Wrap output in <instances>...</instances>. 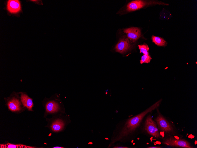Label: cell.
Segmentation results:
<instances>
[{"instance_id":"1","label":"cell","mask_w":197,"mask_h":148,"mask_svg":"<svg viewBox=\"0 0 197 148\" xmlns=\"http://www.w3.org/2000/svg\"><path fill=\"white\" fill-rule=\"evenodd\" d=\"M162 100H159L150 107L140 113L129 119L125 123L117 135L111 140L108 147L115 142L120 141L133 132L139 126L142 120L148 113L157 108Z\"/></svg>"},{"instance_id":"2","label":"cell","mask_w":197,"mask_h":148,"mask_svg":"<svg viewBox=\"0 0 197 148\" xmlns=\"http://www.w3.org/2000/svg\"><path fill=\"white\" fill-rule=\"evenodd\" d=\"M157 4L169 5L168 3L158 1L135 0L132 1L128 4L126 10L128 12H132L138 10L146 6Z\"/></svg>"},{"instance_id":"3","label":"cell","mask_w":197,"mask_h":148,"mask_svg":"<svg viewBox=\"0 0 197 148\" xmlns=\"http://www.w3.org/2000/svg\"><path fill=\"white\" fill-rule=\"evenodd\" d=\"M162 143L168 146L179 148H193V147L186 140L177 139L170 136L164 139Z\"/></svg>"},{"instance_id":"4","label":"cell","mask_w":197,"mask_h":148,"mask_svg":"<svg viewBox=\"0 0 197 148\" xmlns=\"http://www.w3.org/2000/svg\"><path fill=\"white\" fill-rule=\"evenodd\" d=\"M144 129L150 135L156 138H160L161 135L157 127L156 122L149 115L147 118L145 123Z\"/></svg>"},{"instance_id":"5","label":"cell","mask_w":197,"mask_h":148,"mask_svg":"<svg viewBox=\"0 0 197 148\" xmlns=\"http://www.w3.org/2000/svg\"><path fill=\"white\" fill-rule=\"evenodd\" d=\"M158 115L155 120L159 129L167 133H174V131L172 126L158 111Z\"/></svg>"},{"instance_id":"6","label":"cell","mask_w":197,"mask_h":148,"mask_svg":"<svg viewBox=\"0 0 197 148\" xmlns=\"http://www.w3.org/2000/svg\"><path fill=\"white\" fill-rule=\"evenodd\" d=\"M132 47V45L128 38L124 37L120 39L116 45L115 49L116 52L123 53L130 50Z\"/></svg>"},{"instance_id":"7","label":"cell","mask_w":197,"mask_h":148,"mask_svg":"<svg viewBox=\"0 0 197 148\" xmlns=\"http://www.w3.org/2000/svg\"><path fill=\"white\" fill-rule=\"evenodd\" d=\"M124 32L126 34L127 37L129 40L132 42H135L141 35L140 29L136 27L125 29L124 30Z\"/></svg>"},{"instance_id":"8","label":"cell","mask_w":197,"mask_h":148,"mask_svg":"<svg viewBox=\"0 0 197 148\" xmlns=\"http://www.w3.org/2000/svg\"><path fill=\"white\" fill-rule=\"evenodd\" d=\"M7 9L11 14H16L21 10L20 2L18 0H9L7 4Z\"/></svg>"},{"instance_id":"9","label":"cell","mask_w":197,"mask_h":148,"mask_svg":"<svg viewBox=\"0 0 197 148\" xmlns=\"http://www.w3.org/2000/svg\"><path fill=\"white\" fill-rule=\"evenodd\" d=\"M65 125L66 123L63 119L58 118L52 122L50 127L52 131L57 132L63 130Z\"/></svg>"},{"instance_id":"10","label":"cell","mask_w":197,"mask_h":148,"mask_svg":"<svg viewBox=\"0 0 197 148\" xmlns=\"http://www.w3.org/2000/svg\"><path fill=\"white\" fill-rule=\"evenodd\" d=\"M46 110L47 113H54L60 110V108L58 103L54 100L48 102L46 105Z\"/></svg>"},{"instance_id":"11","label":"cell","mask_w":197,"mask_h":148,"mask_svg":"<svg viewBox=\"0 0 197 148\" xmlns=\"http://www.w3.org/2000/svg\"><path fill=\"white\" fill-rule=\"evenodd\" d=\"M21 101L24 106L29 110H32L33 103L32 99L27 95L22 94L21 95Z\"/></svg>"},{"instance_id":"12","label":"cell","mask_w":197,"mask_h":148,"mask_svg":"<svg viewBox=\"0 0 197 148\" xmlns=\"http://www.w3.org/2000/svg\"><path fill=\"white\" fill-rule=\"evenodd\" d=\"M20 105L19 100L15 98H13L11 100L8 104L9 108L12 111L20 110L21 109Z\"/></svg>"},{"instance_id":"13","label":"cell","mask_w":197,"mask_h":148,"mask_svg":"<svg viewBox=\"0 0 197 148\" xmlns=\"http://www.w3.org/2000/svg\"><path fill=\"white\" fill-rule=\"evenodd\" d=\"M152 42L159 46H166L167 44V42L163 38L152 35L151 37Z\"/></svg>"},{"instance_id":"14","label":"cell","mask_w":197,"mask_h":148,"mask_svg":"<svg viewBox=\"0 0 197 148\" xmlns=\"http://www.w3.org/2000/svg\"><path fill=\"white\" fill-rule=\"evenodd\" d=\"M139 49L140 50V53H142L144 55H149V48L146 44L145 43L138 45Z\"/></svg>"},{"instance_id":"15","label":"cell","mask_w":197,"mask_h":148,"mask_svg":"<svg viewBox=\"0 0 197 148\" xmlns=\"http://www.w3.org/2000/svg\"><path fill=\"white\" fill-rule=\"evenodd\" d=\"M152 59V58L149 55L143 54L141 57L140 63L141 64L144 63H148L150 62Z\"/></svg>"},{"instance_id":"16","label":"cell","mask_w":197,"mask_h":148,"mask_svg":"<svg viewBox=\"0 0 197 148\" xmlns=\"http://www.w3.org/2000/svg\"><path fill=\"white\" fill-rule=\"evenodd\" d=\"M8 148H16L17 146L13 144H9L8 146Z\"/></svg>"},{"instance_id":"17","label":"cell","mask_w":197,"mask_h":148,"mask_svg":"<svg viewBox=\"0 0 197 148\" xmlns=\"http://www.w3.org/2000/svg\"><path fill=\"white\" fill-rule=\"evenodd\" d=\"M113 148H128L129 147H120V146H116L114 147Z\"/></svg>"},{"instance_id":"18","label":"cell","mask_w":197,"mask_h":148,"mask_svg":"<svg viewBox=\"0 0 197 148\" xmlns=\"http://www.w3.org/2000/svg\"><path fill=\"white\" fill-rule=\"evenodd\" d=\"M147 148H161L162 147H158V146H155V147L153 146V147H147Z\"/></svg>"},{"instance_id":"19","label":"cell","mask_w":197,"mask_h":148,"mask_svg":"<svg viewBox=\"0 0 197 148\" xmlns=\"http://www.w3.org/2000/svg\"><path fill=\"white\" fill-rule=\"evenodd\" d=\"M53 148H63V147H53Z\"/></svg>"}]
</instances>
